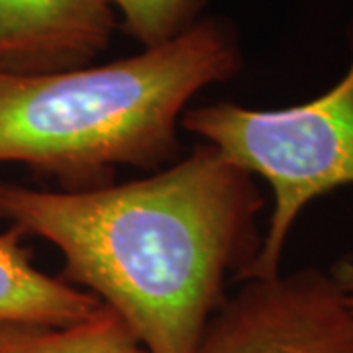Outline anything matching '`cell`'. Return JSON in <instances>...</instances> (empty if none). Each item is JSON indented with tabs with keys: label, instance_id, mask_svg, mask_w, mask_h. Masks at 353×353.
Here are the masks:
<instances>
[{
	"label": "cell",
	"instance_id": "cell-2",
	"mask_svg": "<svg viewBox=\"0 0 353 353\" xmlns=\"http://www.w3.org/2000/svg\"><path fill=\"white\" fill-rule=\"evenodd\" d=\"M243 65L240 36L204 16L167 43L57 73H0V163H22L61 190L108 187L118 167L181 159V118L204 88Z\"/></svg>",
	"mask_w": 353,
	"mask_h": 353
},
{
	"label": "cell",
	"instance_id": "cell-5",
	"mask_svg": "<svg viewBox=\"0 0 353 353\" xmlns=\"http://www.w3.org/2000/svg\"><path fill=\"white\" fill-rule=\"evenodd\" d=\"M118 28L106 0H0V73L41 75L92 65Z\"/></svg>",
	"mask_w": 353,
	"mask_h": 353
},
{
	"label": "cell",
	"instance_id": "cell-7",
	"mask_svg": "<svg viewBox=\"0 0 353 353\" xmlns=\"http://www.w3.org/2000/svg\"><path fill=\"white\" fill-rule=\"evenodd\" d=\"M0 353H145L126 322L101 308L69 326H0Z\"/></svg>",
	"mask_w": 353,
	"mask_h": 353
},
{
	"label": "cell",
	"instance_id": "cell-9",
	"mask_svg": "<svg viewBox=\"0 0 353 353\" xmlns=\"http://www.w3.org/2000/svg\"><path fill=\"white\" fill-rule=\"evenodd\" d=\"M330 277L340 287L343 301L353 314V253L340 257L336 263L330 267Z\"/></svg>",
	"mask_w": 353,
	"mask_h": 353
},
{
	"label": "cell",
	"instance_id": "cell-4",
	"mask_svg": "<svg viewBox=\"0 0 353 353\" xmlns=\"http://www.w3.org/2000/svg\"><path fill=\"white\" fill-rule=\"evenodd\" d=\"M194 353H353V314L328 271L241 283Z\"/></svg>",
	"mask_w": 353,
	"mask_h": 353
},
{
	"label": "cell",
	"instance_id": "cell-8",
	"mask_svg": "<svg viewBox=\"0 0 353 353\" xmlns=\"http://www.w3.org/2000/svg\"><path fill=\"white\" fill-rule=\"evenodd\" d=\"M120 28L141 50L179 38L201 18L208 0H106Z\"/></svg>",
	"mask_w": 353,
	"mask_h": 353
},
{
	"label": "cell",
	"instance_id": "cell-1",
	"mask_svg": "<svg viewBox=\"0 0 353 353\" xmlns=\"http://www.w3.org/2000/svg\"><path fill=\"white\" fill-rule=\"evenodd\" d=\"M265 196L216 148L122 185L67 192L0 183V220L50 241L59 277L118 314L145 353H194L261 250Z\"/></svg>",
	"mask_w": 353,
	"mask_h": 353
},
{
	"label": "cell",
	"instance_id": "cell-3",
	"mask_svg": "<svg viewBox=\"0 0 353 353\" xmlns=\"http://www.w3.org/2000/svg\"><path fill=\"white\" fill-rule=\"evenodd\" d=\"M347 39L352 61L345 75L312 101L273 110L214 102L189 106L181 118L183 130L261 176L273 192L261 250L241 283L281 275L283 252L301 212L316 199L353 185V22Z\"/></svg>",
	"mask_w": 353,
	"mask_h": 353
},
{
	"label": "cell",
	"instance_id": "cell-6",
	"mask_svg": "<svg viewBox=\"0 0 353 353\" xmlns=\"http://www.w3.org/2000/svg\"><path fill=\"white\" fill-rule=\"evenodd\" d=\"M22 240L16 228L0 232V326H69L101 308L92 294L39 271Z\"/></svg>",
	"mask_w": 353,
	"mask_h": 353
}]
</instances>
